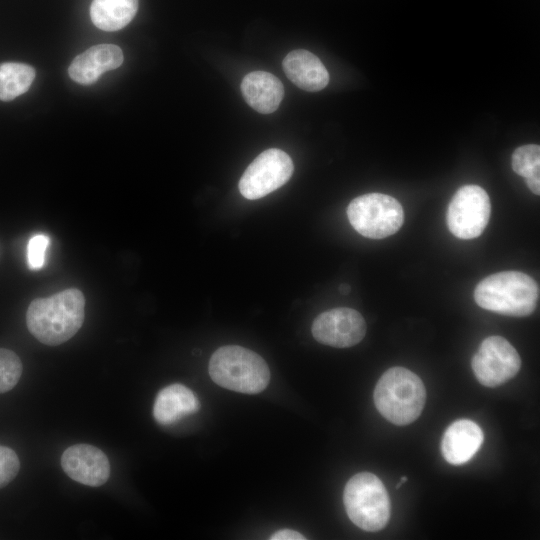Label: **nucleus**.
I'll return each mask as SVG.
<instances>
[{
	"mask_svg": "<svg viewBox=\"0 0 540 540\" xmlns=\"http://www.w3.org/2000/svg\"><path fill=\"white\" fill-rule=\"evenodd\" d=\"M85 317V297L76 288L34 299L26 312L30 333L41 343L57 346L72 338Z\"/></svg>",
	"mask_w": 540,
	"mask_h": 540,
	"instance_id": "obj_1",
	"label": "nucleus"
},
{
	"mask_svg": "<svg viewBox=\"0 0 540 540\" xmlns=\"http://www.w3.org/2000/svg\"><path fill=\"white\" fill-rule=\"evenodd\" d=\"M538 298L536 281L519 271H502L487 276L474 290L475 302L481 308L515 317L532 314Z\"/></svg>",
	"mask_w": 540,
	"mask_h": 540,
	"instance_id": "obj_2",
	"label": "nucleus"
},
{
	"mask_svg": "<svg viewBox=\"0 0 540 540\" xmlns=\"http://www.w3.org/2000/svg\"><path fill=\"white\" fill-rule=\"evenodd\" d=\"M426 399L422 380L404 367L389 368L378 380L374 403L379 413L395 425H407L421 414Z\"/></svg>",
	"mask_w": 540,
	"mask_h": 540,
	"instance_id": "obj_3",
	"label": "nucleus"
},
{
	"mask_svg": "<svg viewBox=\"0 0 540 540\" xmlns=\"http://www.w3.org/2000/svg\"><path fill=\"white\" fill-rule=\"evenodd\" d=\"M208 371L219 386L246 394L263 391L270 381L265 360L256 352L238 345L218 348L210 358Z\"/></svg>",
	"mask_w": 540,
	"mask_h": 540,
	"instance_id": "obj_4",
	"label": "nucleus"
},
{
	"mask_svg": "<svg viewBox=\"0 0 540 540\" xmlns=\"http://www.w3.org/2000/svg\"><path fill=\"white\" fill-rule=\"evenodd\" d=\"M343 502L349 519L365 531L381 530L389 521V495L372 473L361 472L351 477L344 488Z\"/></svg>",
	"mask_w": 540,
	"mask_h": 540,
	"instance_id": "obj_5",
	"label": "nucleus"
},
{
	"mask_svg": "<svg viewBox=\"0 0 540 540\" xmlns=\"http://www.w3.org/2000/svg\"><path fill=\"white\" fill-rule=\"evenodd\" d=\"M347 216L359 234L371 239L396 233L404 220L401 204L394 197L381 193L354 198L347 207Z\"/></svg>",
	"mask_w": 540,
	"mask_h": 540,
	"instance_id": "obj_6",
	"label": "nucleus"
},
{
	"mask_svg": "<svg viewBox=\"0 0 540 540\" xmlns=\"http://www.w3.org/2000/svg\"><path fill=\"white\" fill-rule=\"evenodd\" d=\"M490 211L487 192L478 185H464L457 190L448 205V229L459 239L476 238L486 228Z\"/></svg>",
	"mask_w": 540,
	"mask_h": 540,
	"instance_id": "obj_7",
	"label": "nucleus"
},
{
	"mask_svg": "<svg viewBox=\"0 0 540 540\" xmlns=\"http://www.w3.org/2000/svg\"><path fill=\"white\" fill-rule=\"evenodd\" d=\"M293 169V162L286 152L267 149L247 167L240 178L239 191L246 199L262 198L284 185Z\"/></svg>",
	"mask_w": 540,
	"mask_h": 540,
	"instance_id": "obj_8",
	"label": "nucleus"
},
{
	"mask_svg": "<svg viewBox=\"0 0 540 540\" xmlns=\"http://www.w3.org/2000/svg\"><path fill=\"white\" fill-rule=\"evenodd\" d=\"M477 380L496 387L513 378L521 367L516 349L501 336H490L480 344L471 361Z\"/></svg>",
	"mask_w": 540,
	"mask_h": 540,
	"instance_id": "obj_9",
	"label": "nucleus"
},
{
	"mask_svg": "<svg viewBox=\"0 0 540 540\" xmlns=\"http://www.w3.org/2000/svg\"><path fill=\"white\" fill-rule=\"evenodd\" d=\"M311 331L313 337L322 344L346 348L364 338L366 323L358 311L341 307L319 314L313 321Z\"/></svg>",
	"mask_w": 540,
	"mask_h": 540,
	"instance_id": "obj_10",
	"label": "nucleus"
},
{
	"mask_svg": "<svg viewBox=\"0 0 540 540\" xmlns=\"http://www.w3.org/2000/svg\"><path fill=\"white\" fill-rule=\"evenodd\" d=\"M61 466L71 479L91 487L103 485L110 476L107 456L89 444L68 447L62 454Z\"/></svg>",
	"mask_w": 540,
	"mask_h": 540,
	"instance_id": "obj_11",
	"label": "nucleus"
},
{
	"mask_svg": "<svg viewBox=\"0 0 540 540\" xmlns=\"http://www.w3.org/2000/svg\"><path fill=\"white\" fill-rule=\"evenodd\" d=\"M123 60V52L117 45L98 44L76 56L68 68V73L73 81L90 85L103 73L118 68Z\"/></svg>",
	"mask_w": 540,
	"mask_h": 540,
	"instance_id": "obj_12",
	"label": "nucleus"
},
{
	"mask_svg": "<svg viewBox=\"0 0 540 540\" xmlns=\"http://www.w3.org/2000/svg\"><path fill=\"white\" fill-rule=\"evenodd\" d=\"M483 438V432L475 422L460 419L446 429L441 442V452L448 463L462 465L479 450Z\"/></svg>",
	"mask_w": 540,
	"mask_h": 540,
	"instance_id": "obj_13",
	"label": "nucleus"
},
{
	"mask_svg": "<svg viewBox=\"0 0 540 540\" xmlns=\"http://www.w3.org/2000/svg\"><path fill=\"white\" fill-rule=\"evenodd\" d=\"M282 66L289 80L302 90L319 91L329 82L328 71L321 60L307 50L297 49L289 52Z\"/></svg>",
	"mask_w": 540,
	"mask_h": 540,
	"instance_id": "obj_14",
	"label": "nucleus"
},
{
	"mask_svg": "<svg viewBox=\"0 0 540 540\" xmlns=\"http://www.w3.org/2000/svg\"><path fill=\"white\" fill-rule=\"evenodd\" d=\"M241 92L245 101L262 114L274 112L284 96L282 82L265 71L248 73L241 82Z\"/></svg>",
	"mask_w": 540,
	"mask_h": 540,
	"instance_id": "obj_15",
	"label": "nucleus"
},
{
	"mask_svg": "<svg viewBox=\"0 0 540 540\" xmlns=\"http://www.w3.org/2000/svg\"><path fill=\"white\" fill-rule=\"evenodd\" d=\"M199 408V400L192 390L182 384H171L157 394L153 416L159 424L171 425Z\"/></svg>",
	"mask_w": 540,
	"mask_h": 540,
	"instance_id": "obj_16",
	"label": "nucleus"
},
{
	"mask_svg": "<svg viewBox=\"0 0 540 540\" xmlns=\"http://www.w3.org/2000/svg\"><path fill=\"white\" fill-rule=\"evenodd\" d=\"M138 0H92V23L103 31H117L128 25L138 10Z\"/></svg>",
	"mask_w": 540,
	"mask_h": 540,
	"instance_id": "obj_17",
	"label": "nucleus"
},
{
	"mask_svg": "<svg viewBox=\"0 0 540 540\" xmlns=\"http://www.w3.org/2000/svg\"><path fill=\"white\" fill-rule=\"evenodd\" d=\"M36 72L28 64L5 62L0 64V100L11 101L30 88Z\"/></svg>",
	"mask_w": 540,
	"mask_h": 540,
	"instance_id": "obj_18",
	"label": "nucleus"
},
{
	"mask_svg": "<svg viewBox=\"0 0 540 540\" xmlns=\"http://www.w3.org/2000/svg\"><path fill=\"white\" fill-rule=\"evenodd\" d=\"M512 169L525 178L532 193L540 194V146L528 144L518 147L512 155Z\"/></svg>",
	"mask_w": 540,
	"mask_h": 540,
	"instance_id": "obj_19",
	"label": "nucleus"
},
{
	"mask_svg": "<svg viewBox=\"0 0 540 540\" xmlns=\"http://www.w3.org/2000/svg\"><path fill=\"white\" fill-rule=\"evenodd\" d=\"M22 374V362L17 354L0 348V393L15 387Z\"/></svg>",
	"mask_w": 540,
	"mask_h": 540,
	"instance_id": "obj_20",
	"label": "nucleus"
},
{
	"mask_svg": "<svg viewBox=\"0 0 540 540\" xmlns=\"http://www.w3.org/2000/svg\"><path fill=\"white\" fill-rule=\"evenodd\" d=\"M19 469L20 462L15 451L0 445V488L10 483L18 474Z\"/></svg>",
	"mask_w": 540,
	"mask_h": 540,
	"instance_id": "obj_21",
	"label": "nucleus"
},
{
	"mask_svg": "<svg viewBox=\"0 0 540 540\" xmlns=\"http://www.w3.org/2000/svg\"><path fill=\"white\" fill-rule=\"evenodd\" d=\"M49 245V238L46 235L38 234L33 236L27 247V260L31 269H40L45 262V252Z\"/></svg>",
	"mask_w": 540,
	"mask_h": 540,
	"instance_id": "obj_22",
	"label": "nucleus"
},
{
	"mask_svg": "<svg viewBox=\"0 0 540 540\" xmlns=\"http://www.w3.org/2000/svg\"><path fill=\"white\" fill-rule=\"evenodd\" d=\"M271 540H301L305 539V537L292 529H282L277 532H275L271 537Z\"/></svg>",
	"mask_w": 540,
	"mask_h": 540,
	"instance_id": "obj_23",
	"label": "nucleus"
},
{
	"mask_svg": "<svg viewBox=\"0 0 540 540\" xmlns=\"http://www.w3.org/2000/svg\"><path fill=\"white\" fill-rule=\"evenodd\" d=\"M339 291L343 294H347L350 291V286L347 284H343L339 287Z\"/></svg>",
	"mask_w": 540,
	"mask_h": 540,
	"instance_id": "obj_24",
	"label": "nucleus"
},
{
	"mask_svg": "<svg viewBox=\"0 0 540 540\" xmlns=\"http://www.w3.org/2000/svg\"><path fill=\"white\" fill-rule=\"evenodd\" d=\"M407 481V477L406 476H403L400 481L398 482V484L396 485V488H399L403 483H405Z\"/></svg>",
	"mask_w": 540,
	"mask_h": 540,
	"instance_id": "obj_25",
	"label": "nucleus"
}]
</instances>
